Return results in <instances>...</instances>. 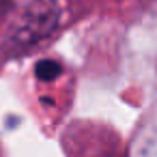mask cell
<instances>
[{
  "label": "cell",
  "mask_w": 157,
  "mask_h": 157,
  "mask_svg": "<svg viewBox=\"0 0 157 157\" xmlns=\"http://www.w3.org/2000/svg\"><path fill=\"white\" fill-rule=\"evenodd\" d=\"M35 71H37V78L39 80H54L60 73V65H56L54 60H41Z\"/></svg>",
  "instance_id": "obj_1"
},
{
  "label": "cell",
  "mask_w": 157,
  "mask_h": 157,
  "mask_svg": "<svg viewBox=\"0 0 157 157\" xmlns=\"http://www.w3.org/2000/svg\"><path fill=\"white\" fill-rule=\"evenodd\" d=\"M9 2V0H0V7H2V5H7Z\"/></svg>",
  "instance_id": "obj_2"
}]
</instances>
